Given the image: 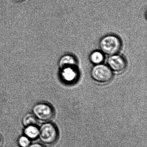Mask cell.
<instances>
[{"mask_svg": "<svg viewBox=\"0 0 147 147\" xmlns=\"http://www.w3.org/2000/svg\"><path fill=\"white\" fill-rule=\"evenodd\" d=\"M38 138L44 144L53 145L58 141L59 131L55 124L52 122H44L39 128Z\"/></svg>", "mask_w": 147, "mask_h": 147, "instance_id": "1", "label": "cell"}, {"mask_svg": "<svg viewBox=\"0 0 147 147\" xmlns=\"http://www.w3.org/2000/svg\"><path fill=\"white\" fill-rule=\"evenodd\" d=\"M32 112L38 120L43 122L50 121L55 114L54 107L49 103L45 102L35 104L32 107Z\"/></svg>", "mask_w": 147, "mask_h": 147, "instance_id": "2", "label": "cell"}, {"mask_svg": "<svg viewBox=\"0 0 147 147\" xmlns=\"http://www.w3.org/2000/svg\"><path fill=\"white\" fill-rule=\"evenodd\" d=\"M99 47L102 52L113 55L117 54L122 47L121 41L114 35H108L103 37L100 41Z\"/></svg>", "mask_w": 147, "mask_h": 147, "instance_id": "3", "label": "cell"}, {"mask_svg": "<svg viewBox=\"0 0 147 147\" xmlns=\"http://www.w3.org/2000/svg\"><path fill=\"white\" fill-rule=\"evenodd\" d=\"M92 78L95 81L106 83L111 81L113 77L111 69L104 64H98L92 68L91 72Z\"/></svg>", "mask_w": 147, "mask_h": 147, "instance_id": "4", "label": "cell"}, {"mask_svg": "<svg viewBox=\"0 0 147 147\" xmlns=\"http://www.w3.org/2000/svg\"><path fill=\"white\" fill-rule=\"evenodd\" d=\"M109 67L116 72H122L126 68V62L123 57L118 55L111 56L108 60Z\"/></svg>", "mask_w": 147, "mask_h": 147, "instance_id": "5", "label": "cell"}, {"mask_svg": "<svg viewBox=\"0 0 147 147\" xmlns=\"http://www.w3.org/2000/svg\"><path fill=\"white\" fill-rule=\"evenodd\" d=\"M76 67H72L61 69V76L65 82L71 83L77 80L78 72Z\"/></svg>", "mask_w": 147, "mask_h": 147, "instance_id": "6", "label": "cell"}, {"mask_svg": "<svg viewBox=\"0 0 147 147\" xmlns=\"http://www.w3.org/2000/svg\"><path fill=\"white\" fill-rule=\"evenodd\" d=\"M77 61L75 58L70 55H65L61 57L59 61L61 69L65 68L76 67Z\"/></svg>", "mask_w": 147, "mask_h": 147, "instance_id": "7", "label": "cell"}, {"mask_svg": "<svg viewBox=\"0 0 147 147\" xmlns=\"http://www.w3.org/2000/svg\"><path fill=\"white\" fill-rule=\"evenodd\" d=\"M39 127H38L37 125H33L25 127L24 135L26 136L31 141L37 139L39 137Z\"/></svg>", "mask_w": 147, "mask_h": 147, "instance_id": "8", "label": "cell"}, {"mask_svg": "<svg viewBox=\"0 0 147 147\" xmlns=\"http://www.w3.org/2000/svg\"><path fill=\"white\" fill-rule=\"evenodd\" d=\"M37 123L38 120L32 113H26L22 119V124L24 127L33 125H37Z\"/></svg>", "mask_w": 147, "mask_h": 147, "instance_id": "9", "label": "cell"}, {"mask_svg": "<svg viewBox=\"0 0 147 147\" xmlns=\"http://www.w3.org/2000/svg\"><path fill=\"white\" fill-rule=\"evenodd\" d=\"M90 60L94 64H101L104 60V55L100 51H94L90 55Z\"/></svg>", "mask_w": 147, "mask_h": 147, "instance_id": "10", "label": "cell"}, {"mask_svg": "<svg viewBox=\"0 0 147 147\" xmlns=\"http://www.w3.org/2000/svg\"><path fill=\"white\" fill-rule=\"evenodd\" d=\"M31 140L25 136H20L18 139V144L20 147H28L31 144Z\"/></svg>", "mask_w": 147, "mask_h": 147, "instance_id": "11", "label": "cell"}, {"mask_svg": "<svg viewBox=\"0 0 147 147\" xmlns=\"http://www.w3.org/2000/svg\"><path fill=\"white\" fill-rule=\"evenodd\" d=\"M28 147H45L44 144L39 143H34L31 144Z\"/></svg>", "mask_w": 147, "mask_h": 147, "instance_id": "12", "label": "cell"}, {"mask_svg": "<svg viewBox=\"0 0 147 147\" xmlns=\"http://www.w3.org/2000/svg\"><path fill=\"white\" fill-rule=\"evenodd\" d=\"M2 143H3V139L1 136H0V147L2 145Z\"/></svg>", "mask_w": 147, "mask_h": 147, "instance_id": "13", "label": "cell"}, {"mask_svg": "<svg viewBox=\"0 0 147 147\" xmlns=\"http://www.w3.org/2000/svg\"><path fill=\"white\" fill-rule=\"evenodd\" d=\"M17 1H23V0H17Z\"/></svg>", "mask_w": 147, "mask_h": 147, "instance_id": "14", "label": "cell"}]
</instances>
